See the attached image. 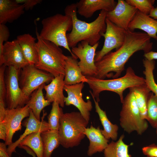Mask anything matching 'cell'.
<instances>
[{
    "label": "cell",
    "mask_w": 157,
    "mask_h": 157,
    "mask_svg": "<svg viewBox=\"0 0 157 157\" xmlns=\"http://www.w3.org/2000/svg\"><path fill=\"white\" fill-rule=\"evenodd\" d=\"M151 38L145 33L126 31L122 46L95 62L97 72L95 77L100 79L119 78L124 69L125 64L134 53L141 50L144 53L151 51L153 43Z\"/></svg>",
    "instance_id": "obj_1"
},
{
    "label": "cell",
    "mask_w": 157,
    "mask_h": 157,
    "mask_svg": "<svg viewBox=\"0 0 157 157\" xmlns=\"http://www.w3.org/2000/svg\"><path fill=\"white\" fill-rule=\"evenodd\" d=\"M64 12L65 14L71 17L72 21V30L70 32L67 34V42L70 48L76 46L83 41L87 42L91 46L99 42L102 34L106 30V11L101 10L96 19L90 23L78 19L76 3L67 6Z\"/></svg>",
    "instance_id": "obj_2"
},
{
    "label": "cell",
    "mask_w": 157,
    "mask_h": 157,
    "mask_svg": "<svg viewBox=\"0 0 157 157\" xmlns=\"http://www.w3.org/2000/svg\"><path fill=\"white\" fill-rule=\"evenodd\" d=\"M87 83L92 92L89 91L91 96L100 101V93L104 91H109L117 93L122 103L124 101L123 92L127 88L145 83L143 77L136 75L132 68L129 67L126 69V74L122 77L110 79H100L94 76H86Z\"/></svg>",
    "instance_id": "obj_3"
},
{
    "label": "cell",
    "mask_w": 157,
    "mask_h": 157,
    "mask_svg": "<svg viewBox=\"0 0 157 157\" xmlns=\"http://www.w3.org/2000/svg\"><path fill=\"white\" fill-rule=\"evenodd\" d=\"M37 41L36 48L38 60L35 65L37 68L48 72L55 77L65 75V67L67 56L62 49L53 43L41 38L36 31Z\"/></svg>",
    "instance_id": "obj_4"
},
{
    "label": "cell",
    "mask_w": 157,
    "mask_h": 157,
    "mask_svg": "<svg viewBox=\"0 0 157 157\" xmlns=\"http://www.w3.org/2000/svg\"><path fill=\"white\" fill-rule=\"evenodd\" d=\"M40 37L67 50L71 56L78 59L72 52L67 38V32L71 31L72 21L69 15L57 13L43 19Z\"/></svg>",
    "instance_id": "obj_5"
},
{
    "label": "cell",
    "mask_w": 157,
    "mask_h": 157,
    "mask_svg": "<svg viewBox=\"0 0 157 157\" xmlns=\"http://www.w3.org/2000/svg\"><path fill=\"white\" fill-rule=\"evenodd\" d=\"M88 122L79 112L63 113L58 130L60 144L66 148L78 146L85 136L84 131Z\"/></svg>",
    "instance_id": "obj_6"
},
{
    "label": "cell",
    "mask_w": 157,
    "mask_h": 157,
    "mask_svg": "<svg viewBox=\"0 0 157 157\" xmlns=\"http://www.w3.org/2000/svg\"><path fill=\"white\" fill-rule=\"evenodd\" d=\"M129 92L124 98L120 113V124L124 130L130 134L135 131L142 135L147 130L148 125L147 120L142 118L137 104L133 92Z\"/></svg>",
    "instance_id": "obj_7"
},
{
    "label": "cell",
    "mask_w": 157,
    "mask_h": 157,
    "mask_svg": "<svg viewBox=\"0 0 157 157\" xmlns=\"http://www.w3.org/2000/svg\"><path fill=\"white\" fill-rule=\"evenodd\" d=\"M20 69L13 66L7 67L5 73L7 108L22 107L26 105L30 98L27 97L20 88L19 76Z\"/></svg>",
    "instance_id": "obj_8"
},
{
    "label": "cell",
    "mask_w": 157,
    "mask_h": 157,
    "mask_svg": "<svg viewBox=\"0 0 157 157\" xmlns=\"http://www.w3.org/2000/svg\"><path fill=\"white\" fill-rule=\"evenodd\" d=\"M19 76L20 88L30 98L31 94L42 85L51 82L54 77L50 73L28 64L21 69Z\"/></svg>",
    "instance_id": "obj_9"
},
{
    "label": "cell",
    "mask_w": 157,
    "mask_h": 157,
    "mask_svg": "<svg viewBox=\"0 0 157 157\" xmlns=\"http://www.w3.org/2000/svg\"><path fill=\"white\" fill-rule=\"evenodd\" d=\"M106 31L102 35L104 38V44L102 49L96 53L95 62L100 60L113 49H118L124 42L126 31L117 26L106 18Z\"/></svg>",
    "instance_id": "obj_10"
},
{
    "label": "cell",
    "mask_w": 157,
    "mask_h": 157,
    "mask_svg": "<svg viewBox=\"0 0 157 157\" xmlns=\"http://www.w3.org/2000/svg\"><path fill=\"white\" fill-rule=\"evenodd\" d=\"M99 42L91 46L85 41H82L77 46L71 48L72 53L79 59L78 65L83 75L85 76L95 77L97 69L95 64L96 51Z\"/></svg>",
    "instance_id": "obj_11"
},
{
    "label": "cell",
    "mask_w": 157,
    "mask_h": 157,
    "mask_svg": "<svg viewBox=\"0 0 157 157\" xmlns=\"http://www.w3.org/2000/svg\"><path fill=\"white\" fill-rule=\"evenodd\" d=\"M84 87L83 82L71 85H65L64 89L67 96L65 97L64 101L65 105H72L77 108L84 118L89 122L93 106L90 100L85 101L82 98V91Z\"/></svg>",
    "instance_id": "obj_12"
},
{
    "label": "cell",
    "mask_w": 157,
    "mask_h": 157,
    "mask_svg": "<svg viewBox=\"0 0 157 157\" xmlns=\"http://www.w3.org/2000/svg\"><path fill=\"white\" fill-rule=\"evenodd\" d=\"M31 109L27 104L22 107L8 108H6L3 122L7 131V136L5 143L9 146L13 142L14 134L22 129L23 119L29 117Z\"/></svg>",
    "instance_id": "obj_13"
},
{
    "label": "cell",
    "mask_w": 157,
    "mask_h": 157,
    "mask_svg": "<svg viewBox=\"0 0 157 157\" xmlns=\"http://www.w3.org/2000/svg\"><path fill=\"white\" fill-rule=\"evenodd\" d=\"M28 64L16 39L4 44L0 58V66L3 65L7 67L13 66L21 70Z\"/></svg>",
    "instance_id": "obj_14"
},
{
    "label": "cell",
    "mask_w": 157,
    "mask_h": 157,
    "mask_svg": "<svg viewBox=\"0 0 157 157\" xmlns=\"http://www.w3.org/2000/svg\"><path fill=\"white\" fill-rule=\"evenodd\" d=\"M138 10L124 0H118L117 5L112 11L107 12L106 17L117 26L126 31L134 18Z\"/></svg>",
    "instance_id": "obj_15"
},
{
    "label": "cell",
    "mask_w": 157,
    "mask_h": 157,
    "mask_svg": "<svg viewBox=\"0 0 157 157\" xmlns=\"http://www.w3.org/2000/svg\"><path fill=\"white\" fill-rule=\"evenodd\" d=\"M46 114V113H44L41 120H39L36 118L31 110L29 117L22 123L23 126L26 127L24 133L17 140L8 146L7 147L8 153L10 157H11L13 153L16 152V148L26 137L34 132H42L50 130L48 122L44 120V117Z\"/></svg>",
    "instance_id": "obj_16"
},
{
    "label": "cell",
    "mask_w": 157,
    "mask_h": 157,
    "mask_svg": "<svg viewBox=\"0 0 157 157\" xmlns=\"http://www.w3.org/2000/svg\"><path fill=\"white\" fill-rule=\"evenodd\" d=\"M117 3L114 0H81L76 4L77 13L88 18L97 10H104L107 12L113 10Z\"/></svg>",
    "instance_id": "obj_17"
},
{
    "label": "cell",
    "mask_w": 157,
    "mask_h": 157,
    "mask_svg": "<svg viewBox=\"0 0 157 157\" xmlns=\"http://www.w3.org/2000/svg\"><path fill=\"white\" fill-rule=\"evenodd\" d=\"M136 29L145 32L151 38L157 40V20L138 10L128 26V30Z\"/></svg>",
    "instance_id": "obj_18"
},
{
    "label": "cell",
    "mask_w": 157,
    "mask_h": 157,
    "mask_svg": "<svg viewBox=\"0 0 157 157\" xmlns=\"http://www.w3.org/2000/svg\"><path fill=\"white\" fill-rule=\"evenodd\" d=\"M84 134L89 140L87 153L89 156L104 151L108 144L109 140L102 135L99 126L95 128L91 125L90 127L85 129Z\"/></svg>",
    "instance_id": "obj_19"
},
{
    "label": "cell",
    "mask_w": 157,
    "mask_h": 157,
    "mask_svg": "<svg viewBox=\"0 0 157 157\" xmlns=\"http://www.w3.org/2000/svg\"><path fill=\"white\" fill-rule=\"evenodd\" d=\"M24 6L15 0H0V24L11 23L24 13Z\"/></svg>",
    "instance_id": "obj_20"
},
{
    "label": "cell",
    "mask_w": 157,
    "mask_h": 157,
    "mask_svg": "<svg viewBox=\"0 0 157 157\" xmlns=\"http://www.w3.org/2000/svg\"><path fill=\"white\" fill-rule=\"evenodd\" d=\"M64 77L63 75L54 77L49 84H45L44 86L46 91L45 99L50 103L56 101L62 107H64L65 105V97L63 93L65 85Z\"/></svg>",
    "instance_id": "obj_21"
},
{
    "label": "cell",
    "mask_w": 157,
    "mask_h": 157,
    "mask_svg": "<svg viewBox=\"0 0 157 157\" xmlns=\"http://www.w3.org/2000/svg\"><path fill=\"white\" fill-rule=\"evenodd\" d=\"M77 59L71 56H67L65 67V85H71L88 82L86 76L83 75L78 65Z\"/></svg>",
    "instance_id": "obj_22"
},
{
    "label": "cell",
    "mask_w": 157,
    "mask_h": 157,
    "mask_svg": "<svg viewBox=\"0 0 157 157\" xmlns=\"http://www.w3.org/2000/svg\"><path fill=\"white\" fill-rule=\"evenodd\" d=\"M16 40L29 64L35 65L38 60L36 39L29 33H25L17 36Z\"/></svg>",
    "instance_id": "obj_23"
},
{
    "label": "cell",
    "mask_w": 157,
    "mask_h": 157,
    "mask_svg": "<svg viewBox=\"0 0 157 157\" xmlns=\"http://www.w3.org/2000/svg\"><path fill=\"white\" fill-rule=\"evenodd\" d=\"M95 104V111L98 115L99 120L102 124L104 129H101L102 135L107 139H111L113 141L117 140L118 135L119 127L116 124H112L108 118L105 111L100 107L99 102L92 96Z\"/></svg>",
    "instance_id": "obj_24"
},
{
    "label": "cell",
    "mask_w": 157,
    "mask_h": 157,
    "mask_svg": "<svg viewBox=\"0 0 157 157\" xmlns=\"http://www.w3.org/2000/svg\"><path fill=\"white\" fill-rule=\"evenodd\" d=\"M45 83L40 86L31 94L27 104L32 110L36 118L40 120V114L42 110L50 104L51 103L45 99L43 90Z\"/></svg>",
    "instance_id": "obj_25"
},
{
    "label": "cell",
    "mask_w": 157,
    "mask_h": 157,
    "mask_svg": "<svg viewBox=\"0 0 157 157\" xmlns=\"http://www.w3.org/2000/svg\"><path fill=\"white\" fill-rule=\"evenodd\" d=\"M129 89L134 93L142 118L147 120V102L151 92L145 83L130 88Z\"/></svg>",
    "instance_id": "obj_26"
},
{
    "label": "cell",
    "mask_w": 157,
    "mask_h": 157,
    "mask_svg": "<svg viewBox=\"0 0 157 157\" xmlns=\"http://www.w3.org/2000/svg\"><path fill=\"white\" fill-rule=\"evenodd\" d=\"M40 135L44 147L43 157H51L53 151L60 144L58 131L49 130L42 132Z\"/></svg>",
    "instance_id": "obj_27"
},
{
    "label": "cell",
    "mask_w": 157,
    "mask_h": 157,
    "mask_svg": "<svg viewBox=\"0 0 157 157\" xmlns=\"http://www.w3.org/2000/svg\"><path fill=\"white\" fill-rule=\"evenodd\" d=\"M124 135H122L118 140L112 141L104 151V157H131L129 154V145L123 141Z\"/></svg>",
    "instance_id": "obj_28"
},
{
    "label": "cell",
    "mask_w": 157,
    "mask_h": 157,
    "mask_svg": "<svg viewBox=\"0 0 157 157\" xmlns=\"http://www.w3.org/2000/svg\"><path fill=\"white\" fill-rule=\"evenodd\" d=\"M41 132L38 131L30 134L23 139L19 146H27L34 151L37 157H43L44 147L40 135Z\"/></svg>",
    "instance_id": "obj_29"
},
{
    "label": "cell",
    "mask_w": 157,
    "mask_h": 157,
    "mask_svg": "<svg viewBox=\"0 0 157 157\" xmlns=\"http://www.w3.org/2000/svg\"><path fill=\"white\" fill-rule=\"evenodd\" d=\"M143 63L145 68L143 73L145 76V84L151 91L157 96V84L155 81L153 74L155 61L144 58L143 60Z\"/></svg>",
    "instance_id": "obj_30"
},
{
    "label": "cell",
    "mask_w": 157,
    "mask_h": 157,
    "mask_svg": "<svg viewBox=\"0 0 157 157\" xmlns=\"http://www.w3.org/2000/svg\"><path fill=\"white\" fill-rule=\"evenodd\" d=\"M60 106L58 102L55 101L52 102L51 110L47 116L50 130H58L60 118L63 113L62 108Z\"/></svg>",
    "instance_id": "obj_31"
},
{
    "label": "cell",
    "mask_w": 157,
    "mask_h": 157,
    "mask_svg": "<svg viewBox=\"0 0 157 157\" xmlns=\"http://www.w3.org/2000/svg\"><path fill=\"white\" fill-rule=\"evenodd\" d=\"M147 120L154 128L157 127V96L152 92L147 102Z\"/></svg>",
    "instance_id": "obj_32"
},
{
    "label": "cell",
    "mask_w": 157,
    "mask_h": 157,
    "mask_svg": "<svg viewBox=\"0 0 157 157\" xmlns=\"http://www.w3.org/2000/svg\"><path fill=\"white\" fill-rule=\"evenodd\" d=\"M125 1L140 12L148 15L154 8V0H126Z\"/></svg>",
    "instance_id": "obj_33"
},
{
    "label": "cell",
    "mask_w": 157,
    "mask_h": 157,
    "mask_svg": "<svg viewBox=\"0 0 157 157\" xmlns=\"http://www.w3.org/2000/svg\"><path fill=\"white\" fill-rule=\"evenodd\" d=\"M6 67L4 65L0 67V102H6V88L5 73Z\"/></svg>",
    "instance_id": "obj_34"
},
{
    "label": "cell",
    "mask_w": 157,
    "mask_h": 157,
    "mask_svg": "<svg viewBox=\"0 0 157 157\" xmlns=\"http://www.w3.org/2000/svg\"><path fill=\"white\" fill-rule=\"evenodd\" d=\"M9 30L5 24H0V58L2 55L3 42L8 41L10 36Z\"/></svg>",
    "instance_id": "obj_35"
},
{
    "label": "cell",
    "mask_w": 157,
    "mask_h": 157,
    "mask_svg": "<svg viewBox=\"0 0 157 157\" xmlns=\"http://www.w3.org/2000/svg\"><path fill=\"white\" fill-rule=\"evenodd\" d=\"M142 151L147 157H157V145L154 144L144 147Z\"/></svg>",
    "instance_id": "obj_36"
},
{
    "label": "cell",
    "mask_w": 157,
    "mask_h": 157,
    "mask_svg": "<svg viewBox=\"0 0 157 157\" xmlns=\"http://www.w3.org/2000/svg\"><path fill=\"white\" fill-rule=\"evenodd\" d=\"M18 3L24 5L25 10H27L32 9L35 5L41 3L42 0H15Z\"/></svg>",
    "instance_id": "obj_37"
},
{
    "label": "cell",
    "mask_w": 157,
    "mask_h": 157,
    "mask_svg": "<svg viewBox=\"0 0 157 157\" xmlns=\"http://www.w3.org/2000/svg\"><path fill=\"white\" fill-rule=\"evenodd\" d=\"M7 136V131L3 121L0 122V139L5 141Z\"/></svg>",
    "instance_id": "obj_38"
},
{
    "label": "cell",
    "mask_w": 157,
    "mask_h": 157,
    "mask_svg": "<svg viewBox=\"0 0 157 157\" xmlns=\"http://www.w3.org/2000/svg\"><path fill=\"white\" fill-rule=\"evenodd\" d=\"M5 143H0V157H10L8 154L7 148Z\"/></svg>",
    "instance_id": "obj_39"
},
{
    "label": "cell",
    "mask_w": 157,
    "mask_h": 157,
    "mask_svg": "<svg viewBox=\"0 0 157 157\" xmlns=\"http://www.w3.org/2000/svg\"><path fill=\"white\" fill-rule=\"evenodd\" d=\"M144 56L145 57V58L149 60H157V52L150 51L144 53Z\"/></svg>",
    "instance_id": "obj_40"
},
{
    "label": "cell",
    "mask_w": 157,
    "mask_h": 157,
    "mask_svg": "<svg viewBox=\"0 0 157 157\" xmlns=\"http://www.w3.org/2000/svg\"><path fill=\"white\" fill-rule=\"evenodd\" d=\"M149 16L155 19H157V7L154 8L151 11Z\"/></svg>",
    "instance_id": "obj_41"
},
{
    "label": "cell",
    "mask_w": 157,
    "mask_h": 157,
    "mask_svg": "<svg viewBox=\"0 0 157 157\" xmlns=\"http://www.w3.org/2000/svg\"><path fill=\"white\" fill-rule=\"evenodd\" d=\"M26 151L29 154L32 156L33 157H36V154L34 151L30 148H28L26 150Z\"/></svg>",
    "instance_id": "obj_42"
},
{
    "label": "cell",
    "mask_w": 157,
    "mask_h": 157,
    "mask_svg": "<svg viewBox=\"0 0 157 157\" xmlns=\"http://www.w3.org/2000/svg\"><path fill=\"white\" fill-rule=\"evenodd\" d=\"M156 134L157 135V127H156Z\"/></svg>",
    "instance_id": "obj_43"
},
{
    "label": "cell",
    "mask_w": 157,
    "mask_h": 157,
    "mask_svg": "<svg viewBox=\"0 0 157 157\" xmlns=\"http://www.w3.org/2000/svg\"><path fill=\"white\" fill-rule=\"evenodd\" d=\"M19 157H22L19 156Z\"/></svg>",
    "instance_id": "obj_44"
}]
</instances>
